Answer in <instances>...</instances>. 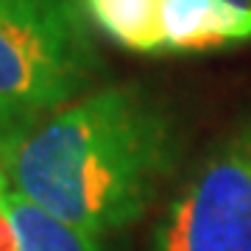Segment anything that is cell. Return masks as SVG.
Returning <instances> with one entry per match:
<instances>
[{
    "label": "cell",
    "mask_w": 251,
    "mask_h": 251,
    "mask_svg": "<svg viewBox=\"0 0 251 251\" xmlns=\"http://www.w3.org/2000/svg\"><path fill=\"white\" fill-rule=\"evenodd\" d=\"M179 159L171 109L140 84L87 92L0 151L9 184L95 237L123 232L151 209Z\"/></svg>",
    "instance_id": "cell-1"
},
{
    "label": "cell",
    "mask_w": 251,
    "mask_h": 251,
    "mask_svg": "<svg viewBox=\"0 0 251 251\" xmlns=\"http://www.w3.org/2000/svg\"><path fill=\"white\" fill-rule=\"evenodd\" d=\"M84 17L73 0H0V126L6 145L92 92L103 62Z\"/></svg>",
    "instance_id": "cell-2"
},
{
    "label": "cell",
    "mask_w": 251,
    "mask_h": 251,
    "mask_svg": "<svg viewBox=\"0 0 251 251\" xmlns=\"http://www.w3.org/2000/svg\"><path fill=\"white\" fill-rule=\"evenodd\" d=\"M156 251H251V115L206 151L162 215Z\"/></svg>",
    "instance_id": "cell-3"
},
{
    "label": "cell",
    "mask_w": 251,
    "mask_h": 251,
    "mask_svg": "<svg viewBox=\"0 0 251 251\" xmlns=\"http://www.w3.org/2000/svg\"><path fill=\"white\" fill-rule=\"evenodd\" d=\"M165 53H204L251 42V9L229 0H165Z\"/></svg>",
    "instance_id": "cell-4"
},
{
    "label": "cell",
    "mask_w": 251,
    "mask_h": 251,
    "mask_svg": "<svg viewBox=\"0 0 251 251\" xmlns=\"http://www.w3.org/2000/svg\"><path fill=\"white\" fill-rule=\"evenodd\" d=\"M0 204L14 226L20 251H106L103 237H95L42 209L11 187L6 176L0 179Z\"/></svg>",
    "instance_id": "cell-5"
},
{
    "label": "cell",
    "mask_w": 251,
    "mask_h": 251,
    "mask_svg": "<svg viewBox=\"0 0 251 251\" xmlns=\"http://www.w3.org/2000/svg\"><path fill=\"white\" fill-rule=\"evenodd\" d=\"M100 34L131 53H165V0H78Z\"/></svg>",
    "instance_id": "cell-6"
},
{
    "label": "cell",
    "mask_w": 251,
    "mask_h": 251,
    "mask_svg": "<svg viewBox=\"0 0 251 251\" xmlns=\"http://www.w3.org/2000/svg\"><path fill=\"white\" fill-rule=\"evenodd\" d=\"M229 3H234V6H243V9H251V0H229Z\"/></svg>",
    "instance_id": "cell-7"
},
{
    "label": "cell",
    "mask_w": 251,
    "mask_h": 251,
    "mask_svg": "<svg viewBox=\"0 0 251 251\" xmlns=\"http://www.w3.org/2000/svg\"><path fill=\"white\" fill-rule=\"evenodd\" d=\"M6 145V131H3V126H0V148Z\"/></svg>",
    "instance_id": "cell-8"
}]
</instances>
